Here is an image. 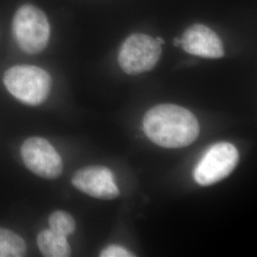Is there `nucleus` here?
<instances>
[{"label":"nucleus","instance_id":"ddd939ff","mask_svg":"<svg viewBox=\"0 0 257 257\" xmlns=\"http://www.w3.org/2000/svg\"><path fill=\"white\" fill-rule=\"evenodd\" d=\"M174 45L175 46H180L181 45V39L180 38H175L174 39Z\"/></svg>","mask_w":257,"mask_h":257},{"label":"nucleus","instance_id":"9d476101","mask_svg":"<svg viewBox=\"0 0 257 257\" xmlns=\"http://www.w3.org/2000/svg\"><path fill=\"white\" fill-rule=\"evenodd\" d=\"M26 251L24 239L11 230L0 228V257L25 256Z\"/></svg>","mask_w":257,"mask_h":257},{"label":"nucleus","instance_id":"9b49d317","mask_svg":"<svg viewBox=\"0 0 257 257\" xmlns=\"http://www.w3.org/2000/svg\"><path fill=\"white\" fill-rule=\"evenodd\" d=\"M50 229L65 237L73 234L76 228L74 217L64 211H55L49 217Z\"/></svg>","mask_w":257,"mask_h":257},{"label":"nucleus","instance_id":"f03ea898","mask_svg":"<svg viewBox=\"0 0 257 257\" xmlns=\"http://www.w3.org/2000/svg\"><path fill=\"white\" fill-rule=\"evenodd\" d=\"M3 81L19 101L38 106L46 100L52 87V78L45 70L32 65H18L6 71Z\"/></svg>","mask_w":257,"mask_h":257},{"label":"nucleus","instance_id":"423d86ee","mask_svg":"<svg viewBox=\"0 0 257 257\" xmlns=\"http://www.w3.org/2000/svg\"><path fill=\"white\" fill-rule=\"evenodd\" d=\"M21 156L28 169L42 178L55 179L62 174V159L45 138H28L21 147Z\"/></svg>","mask_w":257,"mask_h":257},{"label":"nucleus","instance_id":"1a4fd4ad","mask_svg":"<svg viewBox=\"0 0 257 257\" xmlns=\"http://www.w3.org/2000/svg\"><path fill=\"white\" fill-rule=\"evenodd\" d=\"M37 246L40 252L47 257H68L71 255V247L67 237L49 229L39 232Z\"/></svg>","mask_w":257,"mask_h":257},{"label":"nucleus","instance_id":"7ed1b4c3","mask_svg":"<svg viewBox=\"0 0 257 257\" xmlns=\"http://www.w3.org/2000/svg\"><path fill=\"white\" fill-rule=\"evenodd\" d=\"M13 32L20 49L35 55L42 52L48 45L51 28L42 11L27 4L18 10L14 18Z\"/></svg>","mask_w":257,"mask_h":257},{"label":"nucleus","instance_id":"39448f33","mask_svg":"<svg viewBox=\"0 0 257 257\" xmlns=\"http://www.w3.org/2000/svg\"><path fill=\"white\" fill-rule=\"evenodd\" d=\"M237 149L228 142L212 145L196 166L193 177L200 186H210L228 177L238 164Z\"/></svg>","mask_w":257,"mask_h":257},{"label":"nucleus","instance_id":"4468645a","mask_svg":"<svg viewBox=\"0 0 257 257\" xmlns=\"http://www.w3.org/2000/svg\"><path fill=\"white\" fill-rule=\"evenodd\" d=\"M156 41H157L160 45H162V44H164V43H165L164 39H163V38H161V37H156Z\"/></svg>","mask_w":257,"mask_h":257},{"label":"nucleus","instance_id":"f257e3e1","mask_svg":"<svg viewBox=\"0 0 257 257\" xmlns=\"http://www.w3.org/2000/svg\"><path fill=\"white\" fill-rule=\"evenodd\" d=\"M143 130L152 142L167 149L193 144L200 131L193 112L174 104H161L148 110L143 119Z\"/></svg>","mask_w":257,"mask_h":257},{"label":"nucleus","instance_id":"0eeeda50","mask_svg":"<svg viewBox=\"0 0 257 257\" xmlns=\"http://www.w3.org/2000/svg\"><path fill=\"white\" fill-rule=\"evenodd\" d=\"M74 188L98 199H113L120 194L110 169L103 166H88L79 169L72 177Z\"/></svg>","mask_w":257,"mask_h":257},{"label":"nucleus","instance_id":"f8f14e48","mask_svg":"<svg viewBox=\"0 0 257 257\" xmlns=\"http://www.w3.org/2000/svg\"><path fill=\"white\" fill-rule=\"evenodd\" d=\"M101 257H130L135 256L131 253L126 248H122L120 246L110 245L107 248H104L100 252Z\"/></svg>","mask_w":257,"mask_h":257},{"label":"nucleus","instance_id":"6e6552de","mask_svg":"<svg viewBox=\"0 0 257 257\" xmlns=\"http://www.w3.org/2000/svg\"><path fill=\"white\" fill-rule=\"evenodd\" d=\"M181 45L190 55L204 58H220L225 55L220 37L203 24H193L184 32Z\"/></svg>","mask_w":257,"mask_h":257},{"label":"nucleus","instance_id":"20e7f679","mask_svg":"<svg viewBox=\"0 0 257 257\" xmlns=\"http://www.w3.org/2000/svg\"><path fill=\"white\" fill-rule=\"evenodd\" d=\"M161 54V45L156 38L145 34H133L121 45L118 63L126 74H143L156 67Z\"/></svg>","mask_w":257,"mask_h":257}]
</instances>
